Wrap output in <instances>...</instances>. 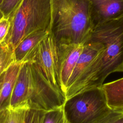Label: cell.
<instances>
[{
	"label": "cell",
	"mask_w": 123,
	"mask_h": 123,
	"mask_svg": "<svg viewBox=\"0 0 123 123\" xmlns=\"http://www.w3.org/2000/svg\"><path fill=\"white\" fill-rule=\"evenodd\" d=\"M109 106L112 110H123V77L101 86Z\"/></svg>",
	"instance_id": "8fae6325"
},
{
	"label": "cell",
	"mask_w": 123,
	"mask_h": 123,
	"mask_svg": "<svg viewBox=\"0 0 123 123\" xmlns=\"http://www.w3.org/2000/svg\"><path fill=\"white\" fill-rule=\"evenodd\" d=\"M14 48L6 39L0 44V76L15 62Z\"/></svg>",
	"instance_id": "7c38bea8"
},
{
	"label": "cell",
	"mask_w": 123,
	"mask_h": 123,
	"mask_svg": "<svg viewBox=\"0 0 123 123\" xmlns=\"http://www.w3.org/2000/svg\"><path fill=\"white\" fill-rule=\"evenodd\" d=\"M62 123H69L68 122V121H67V119H66V117H65V119L63 120V121H62Z\"/></svg>",
	"instance_id": "44dd1931"
},
{
	"label": "cell",
	"mask_w": 123,
	"mask_h": 123,
	"mask_svg": "<svg viewBox=\"0 0 123 123\" xmlns=\"http://www.w3.org/2000/svg\"><path fill=\"white\" fill-rule=\"evenodd\" d=\"M25 61H30L38 75L61 105L65 103L59 78V46L53 34L49 33L34 48Z\"/></svg>",
	"instance_id": "277c9868"
},
{
	"label": "cell",
	"mask_w": 123,
	"mask_h": 123,
	"mask_svg": "<svg viewBox=\"0 0 123 123\" xmlns=\"http://www.w3.org/2000/svg\"><path fill=\"white\" fill-rule=\"evenodd\" d=\"M93 29L86 0H51L50 30L58 43L84 44Z\"/></svg>",
	"instance_id": "7a4b0ae2"
},
{
	"label": "cell",
	"mask_w": 123,
	"mask_h": 123,
	"mask_svg": "<svg viewBox=\"0 0 123 123\" xmlns=\"http://www.w3.org/2000/svg\"><path fill=\"white\" fill-rule=\"evenodd\" d=\"M101 86L85 90L74 96L64 104L69 123H97L112 110Z\"/></svg>",
	"instance_id": "5b68a950"
},
{
	"label": "cell",
	"mask_w": 123,
	"mask_h": 123,
	"mask_svg": "<svg viewBox=\"0 0 123 123\" xmlns=\"http://www.w3.org/2000/svg\"><path fill=\"white\" fill-rule=\"evenodd\" d=\"M58 46L60 86L65 96L68 81L82 51L84 44L62 43H58Z\"/></svg>",
	"instance_id": "8992f818"
},
{
	"label": "cell",
	"mask_w": 123,
	"mask_h": 123,
	"mask_svg": "<svg viewBox=\"0 0 123 123\" xmlns=\"http://www.w3.org/2000/svg\"><path fill=\"white\" fill-rule=\"evenodd\" d=\"M97 123H123V110H112Z\"/></svg>",
	"instance_id": "2e32d148"
},
{
	"label": "cell",
	"mask_w": 123,
	"mask_h": 123,
	"mask_svg": "<svg viewBox=\"0 0 123 123\" xmlns=\"http://www.w3.org/2000/svg\"><path fill=\"white\" fill-rule=\"evenodd\" d=\"M48 30H40L25 37L14 49L16 62L25 61L38 43L49 33Z\"/></svg>",
	"instance_id": "30bf717a"
},
{
	"label": "cell",
	"mask_w": 123,
	"mask_h": 123,
	"mask_svg": "<svg viewBox=\"0 0 123 123\" xmlns=\"http://www.w3.org/2000/svg\"><path fill=\"white\" fill-rule=\"evenodd\" d=\"M6 115V110L0 112V123H4Z\"/></svg>",
	"instance_id": "d6986e66"
},
{
	"label": "cell",
	"mask_w": 123,
	"mask_h": 123,
	"mask_svg": "<svg viewBox=\"0 0 123 123\" xmlns=\"http://www.w3.org/2000/svg\"><path fill=\"white\" fill-rule=\"evenodd\" d=\"M64 104L44 111L40 123H62L66 117Z\"/></svg>",
	"instance_id": "5bb4252c"
},
{
	"label": "cell",
	"mask_w": 123,
	"mask_h": 123,
	"mask_svg": "<svg viewBox=\"0 0 123 123\" xmlns=\"http://www.w3.org/2000/svg\"><path fill=\"white\" fill-rule=\"evenodd\" d=\"M30 109L25 107L6 109L4 123H26L28 111Z\"/></svg>",
	"instance_id": "4fadbf2b"
},
{
	"label": "cell",
	"mask_w": 123,
	"mask_h": 123,
	"mask_svg": "<svg viewBox=\"0 0 123 123\" xmlns=\"http://www.w3.org/2000/svg\"><path fill=\"white\" fill-rule=\"evenodd\" d=\"M3 17H4L3 14V13H2V12L0 11V19H1Z\"/></svg>",
	"instance_id": "7402d4cb"
},
{
	"label": "cell",
	"mask_w": 123,
	"mask_h": 123,
	"mask_svg": "<svg viewBox=\"0 0 123 123\" xmlns=\"http://www.w3.org/2000/svg\"><path fill=\"white\" fill-rule=\"evenodd\" d=\"M102 43L104 49L65 92V102L89 88L101 86L111 74L123 72V17L95 26L86 42Z\"/></svg>",
	"instance_id": "6da1fadb"
},
{
	"label": "cell",
	"mask_w": 123,
	"mask_h": 123,
	"mask_svg": "<svg viewBox=\"0 0 123 123\" xmlns=\"http://www.w3.org/2000/svg\"><path fill=\"white\" fill-rule=\"evenodd\" d=\"M11 27L6 39L15 48L27 36L50 30L51 0H22L9 17Z\"/></svg>",
	"instance_id": "3957f363"
},
{
	"label": "cell",
	"mask_w": 123,
	"mask_h": 123,
	"mask_svg": "<svg viewBox=\"0 0 123 123\" xmlns=\"http://www.w3.org/2000/svg\"><path fill=\"white\" fill-rule=\"evenodd\" d=\"M24 62L13 63L4 74L0 94V112L6 110L9 106L17 78Z\"/></svg>",
	"instance_id": "9c48e42d"
},
{
	"label": "cell",
	"mask_w": 123,
	"mask_h": 123,
	"mask_svg": "<svg viewBox=\"0 0 123 123\" xmlns=\"http://www.w3.org/2000/svg\"><path fill=\"white\" fill-rule=\"evenodd\" d=\"M43 112L30 109L27 112L26 123H40Z\"/></svg>",
	"instance_id": "ac0fdd59"
},
{
	"label": "cell",
	"mask_w": 123,
	"mask_h": 123,
	"mask_svg": "<svg viewBox=\"0 0 123 123\" xmlns=\"http://www.w3.org/2000/svg\"><path fill=\"white\" fill-rule=\"evenodd\" d=\"M2 1H3V0H0V6L1 4L2 3Z\"/></svg>",
	"instance_id": "603a6c76"
},
{
	"label": "cell",
	"mask_w": 123,
	"mask_h": 123,
	"mask_svg": "<svg viewBox=\"0 0 123 123\" xmlns=\"http://www.w3.org/2000/svg\"><path fill=\"white\" fill-rule=\"evenodd\" d=\"M104 49V45L98 42L89 41L84 43L82 51L68 81L66 89L78 80Z\"/></svg>",
	"instance_id": "ba28073f"
},
{
	"label": "cell",
	"mask_w": 123,
	"mask_h": 123,
	"mask_svg": "<svg viewBox=\"0 0 123 123\" xmlns=\"http://www.w3.org/2000/svg\"><path fill=\"white\" fill-rule=\"evenodd\" d=\"M93 28L107 21L123 17V0H86Z\"/></svg>",
	"instance_id": "52a82bcc"
},
{
	"label": "cell",
	"mask_w": 123,
	"mask_h": 123,
	"mask_svg": "<svg viewBox=\"0 0 123 123\" xmlns=\"http://www.w3.org/2000/svg\"><path fill=\"white\" fill-rule=\"evenodd\" d=\"M22 0H3L0 6V11L4 17L9 18L14 11Z\"/></svg>",
	"instance_id": "9a60e30c"
},
{
	"label": "cell",
	"mask_w": 123,
	"mask_h": 123,
	"mask_svg": "<svg viewBox=\"0 0 123 123\" xmlns=\"http://www.w3.org/2000/svg\"><path fill=\"white\" fill-rule=\"evenodd\" d=\"M10 27L11 23L9 18L3 17L0 19V44L6 39Z\"/></svg>",
	"instance_id": "e0dca14e"
},
{
	"label": "cell",
	"mask_w": 123,
	"mask_h": 123,
	"mask_svg": "<svg viewBox=\"0 0 123 123\" xmlns=\"http://www.w3.org/2000/svg\"><path fill=\"white\" fill-rule=\"evenodd\" d=\"M4 74H2L1 76H0V94L1 89L2 85V83H3V80Z\"/></svg>",
	"instance_id": "ffe728a7"
}]
</instances>
